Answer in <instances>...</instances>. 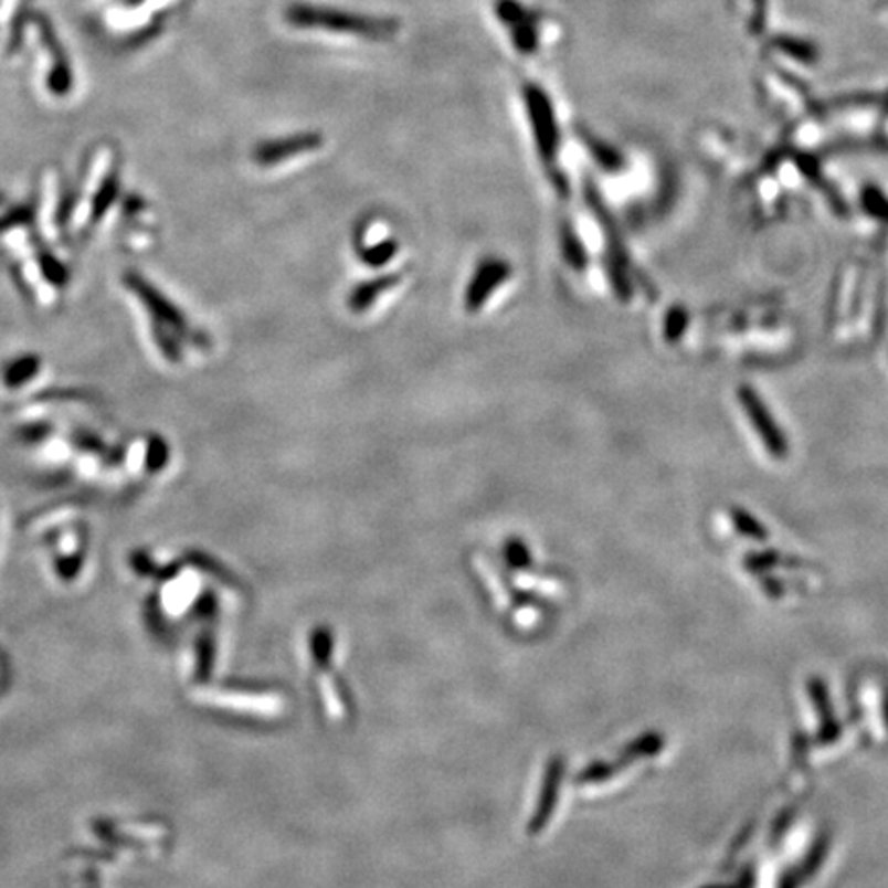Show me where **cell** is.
<instances>
[{"instance_id":"6da1fadb","label":"cell","mask_w":888,"mask_h":888,"mask_svg":"<svg viewBox=\"0 0 888 888\" xmlns=\"http://www.w3.org/2000/svg\"><path fill=\"white\" fill-rule=\"evenodd\" d=\"M284 19L298 30L338 31L370 42L393 40L400 31V21L389 17L360 15L334 7H319L307 2H293L286 7Z\"/></svg>"},{"instance_id":"7a4b0ae2","label":"cell","mask_w":888,"mask_h":888,"mask_svg":"<svg viewBox=\"0 0 888 888\" xmlns=\"http://www.w3.org/2000/svg\"><path fill=\"white\" fill-rule=\"evenodd\" d=\"M522 97H525V105H527L529 119H531V126H533L537 150H539L543 161L551 163L556 159V155H558V147H560V133H558V121H556L553 105L549 102L548 93L539 89L537 85H525Z\"/></svg>"},{"instance_id":"3957f363","label":"cell","mask_w":888,"mask_h":888,"mask_svg":"<svg viewBox=\"0 0 888 888\" xmlns=\"http://www.w3.org/2000/svg\"><path fill=\"white\" fill-rule=\"evenodd\" d=\"M739 400L742 403V408H744V412L749 415L753 429H755L757 434L761 436V441L765 444V448L775 457H785L787 443H785L784 432L778 426L775 417L771 415L763 400L749 387L740 389Z\"/></svg>"},{"instance_id":"277c9868","label":"cell","mask_w":888,"mask_h":888,"mask_svg":"<svg viewBox=\"0 0 888 888\" xmlns=\"http://www.w3.org/2000/svg\"><path fill=\"white\" fill-rule=\"evenodd\" d=\"M324 145V136L317 133H303L295 134V136H286V138H276V140H267V142H260L255 150H253V159L255 163L262 167H272V165L286 161L290 157H298L305 152H311L315 148Z\"/></svg>"},{"instance_id":"5b68a950","label":"cell","mask_w":888,"mask_h":888,"mask_svg":"<svg viewBox=\"0 0 888 888\" xmlns=\"http://www.w3.org/2000/svg\"><path fill=\"white\" fill-rule=\"evenodd\" d=\"M506 276H508V266L504 262H486V266L475 274V282L469 288V303L474 307H482L488 298L489 290L491 288L496 290Z\"/></svg>"},{"instance_id":"8992f818","label":"cell","mask_w":888,"mask_h":888,"mask_svg":"<svg viewBox=\"0 0 888 888\" xmlns=\"http://www.w3.org/2000/svg\"><path fill=\"white\" fill-rule=\"evenodd\" d=\"M496 15L503 21L508 30L525 25V23H537V17L522 7L518 0H496Z\"/></svg>"},{"instance_id":"52a82bcc","label":"cell","mask_w":888,"mask_h":888,"mask_svg":"<svg viewBox=\"0 0 888 888\" xmlns=\"http://www.w3.org/2000/svg\"><path fill=\"white\" fill-rule=\"evenodd\" d=\"M508 31H510L512 44L517 45V50L522 56L535 54V50L539 47L537 23H525V25H518V28H512V30Z\"/></svg>"},{"instance_id":"ba28073f","label":"cell","mask_w":888,"mask_h":888,"mask_svg":"<svg viewBox=\"0 0 888 888\" xmlns=\"http://www.w3.org/2000/svg\"><path fill=\"white\" fill-rule=\"evenodd\" d=\"M864 207H866V210H868L870 214H874V216L888 221V200L882 193L878 192L876 188H868V190L864 192Z\"/></svg>"},{"instance_id":"9c48e42d","label":"cell","mask_w":888,"mask_h":888,"mask_svg":"<svg viewBox=\"0 0 888 888\" xmlns=\"http://www.w3.org/2000/svg\"><path fill=\"white\" fill-rule=\"evenodd\" d=\"M685 326H687V315L683 311H670L668 321H666V334H668V338H670V340H673V338H679Z\"/></svg>"},{"instance_id":"30bf717a","label":"cell","mask_w":888,"mask_h":888,"mask_svg":"<svg viewBox=\"0 0 888 888\" xmlns=\"http://www.w3.org/2000/svg\"><path fill=\"white\" fill-rule=\"evenodd\" d=\"M142 0H126V4H140Z\"/></svg>"}]
</instances>
